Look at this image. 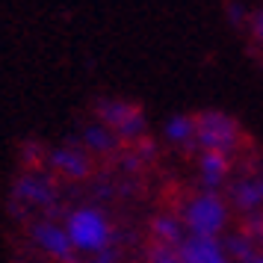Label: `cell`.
<instances>
[{
	"label": "cell",
	"mask_w": 263,
	"mask_h": 263,
	"mask_svg": "<svg viewBox=\"0 0 263 263\" xmlns=\"http://www.w3.org/2000/svg\"><path fill=\"white\" fill-rule=\"evenodd\" d=\"M249 30H251V39H254L257 45H263V9H257V12L249 18Z\"/></svg>",
	"instance_id": "cell-15"
},
{
	"label": "cell",
	"mask_w": 263,
	"mask_h": 263,
	"mask_svg": "<svg viewBox=\"0 0 263 263\" xmlns=\"http://www.w3.org/2000/svg\"><path fill=\"white\" fill-rule=\"evenodd\" d=\"M192 119H195V139L192 142L201 151H216V154L231 157V151H237L242 145L239 121L222 109H201Z\"/></svg>",
	"instance_id": "cell-1"
},
{
	"label": "cell",
	"mask_w": 263,
	"mask_h": 263,
	"mask_svg": "<svg viewBox=\"0 0 263 263\" xmlns=\"http://www.w3.org/2000/svg\"><path fill=\"white\" fill-rule=\"evenodd\" d=\"M198 172H201V180L213 190V186H219L231 175V157L216 154V151H201V157H198Z\"/></svg>",
	"instance_id": "cell-11"
},
{
	"label": "cell",
	"mask_w": 263,
	"mask_h": 263,
	"mask_svg": "<svg viewBox=\"0 0 263 263\" xmlns=\"http://www.w3.org/2000/svg\"><path fill=\"white\" fill-rule=\"evenodd\" d=\"M148 263H180L178 249H160V246H157V249L151 251V257H148Z\"/></svg>",
	"instance_id": "cell-14"
},
{
	"label": "cell",
	"mask_w": 263,
	"mask_h": 263,
	"mask_svg": "<svg viewBox=\"0 0 263 263\" xmlns=\"http://www.w3.org/2000/svg\"><path fill=\"white\" fill-rule=\"evenodd\" d=\"M163 133H166L168 142H175V145L192 142V139H195V119L186 116V112H183V116H172V119L166 121Z\"/></svg>",
	"instance_id": "cell-13"
},
{
	"label": "cell",
	"mask_w": 263,
	"mask_h": 263,
	"mask_svg": "<svg viewBox=\"0 0 263 263\" xmlns=\"http://www.w3.org/2000/svg\"><path fill=\"white\" fill-rule=\"evenodd\" d=\"M178 219L183 231H190V237L216 239L228 225V204L216 192H201L180 207Z\"/></svg>",
	"instance_id": "cell-2"
},
{
	"label": "cell",
	"mask_w": 263,
	"mask_h": 263,
	"mask_svg": "<svg viewBox=\"0 0 263 263\" xmlns=\"http://www.w3.org/2000/svg\"><path fill=\"white\" fill-rule=\"evenodd\" d=\"M92 263H116V260H112L109 254H101V257H95V260H92Z\"/></svg>",
	"instance_id": "cell-17"
},
{
	"label": "cell",
	"mask_w": 263,
	"mask_h": 263,
	"mask_svg": "<svg viewBox=\"0 0 263 263\" xmlns=\"http://www.w3.org/2000/svg\"><path fill=\"white\" fill-rule=\"evenodd\" d=\"M12 195H15V201H21V204L45 207L53 198V183L45 175H21V178L15 180Z\"/></svg>",
	"instance_id": "cell-8"
},
{
	"label": "cell",
	"mask_w": 263,
	"mask_h": 263,
	"mask_svg": "<svg viewBox=\"0 0 263 263\" xmlns=\"http://www.w3.org/2000/svg\"><path fill=\"white\" fill-rule=\"evenodd\" d=\"M95 112H98V119H101V124L109 127L121 142L142 139L145 112L139 104H130V101H101L95 107Z\"/></svg>",
	"instance_id": "cell-4"
},
{
	"label": "cell",
	"mask_w": 263,
	"mask_h": 263,
	"mask_svg": "<svg viewBox=\"0 0 263 263\" xmlns=\"http://www.w3.org/2000/svg\"><path fill=\"white\" fill-rule=\"evenodd\" d=\"M30 237L36 242L39 249L50 254L53 260L60 263H74V246L68 234H65V225H53V222H36V225L30 228Z\"/></svg>",
	"instance_id": "cell-5"
},
{
	"label": "cell",
	"mask_w": 263,
	"mask_h": 263,
	"mask_svg": "<svg viewBox=\"0 0 263 263\" xmlns=\"http://www.w3.org/2000/svg\"><path fill=\"white\" fill-rule=\"evenodd\" d=\"M50 168L68 180H83L92 175V160H89V154H86L83 148L65 145V148H57L50 154Z\"/></svg>",
	"instance_id": "cell-6"
},
{
	"label": "cell",
	"mask_w": 263,
	"mask_h": 263,
	"mask_svg": "<svg viewBox=\"0 0 263 263\" xmlns=\"http://www.w3.org/2000/svg\"><path fill=\"white\" fill-rule=\"evenodd\" d=\"M151 234H154V239H157L160 249H178L180 242L186 239L180 219L178 216H172V213L154 216V219H151Z\"/></svg>",
	"instance_id": "cell-10"
},
{
	"label": "cell",
	"mask_w": 263,
	"mask_h": 263,
	"mask_svg": "<svg viewBox=\"0 0 263 263\" xmlns=\"http://www.w3.org/2000/svg\"><path fill=\"white\" fill-rule=\"evenodd\" d=\"M178 257L180 263H234L228 260L222 242L207 237H186L178 246Z\"/></svg>",
	"instance_id": "cell-7"
},
{
	"label": "cell",
	"mask_w": 263,
	"mask_h": 263,
	"mask_svg": "<svg viewBox=\"0 0 263 263\" xmlns=\"http://www.w3.org/2000/svg\"><path fill=\"white\" fill-rule=\"evenodd\" d=\"M65 234L71 239L74 251H86V254H101L112 242V225L95 207H80V210L68 213Z\"/></svg>",
	"instance_id": "cell-3"
},
{
	"label": "cell",
	"mask_w": 263,
	"mask_h": 263,
	"mask_svg": "<svg viewBox=\"0 0 263 263\" xmlns=\"http://www.w3.org/2000/svg\"><path fill=\"white\" fill-rule=\"evenodd\" d=\"M83 145H86V154H89V151H95V154H112L121 145V139L109 130V127H104V124L98 121V124H89L83 130Z\"/></svg>",
	"instance_id": "cell-12"
},
{
	"label": "cell",
	"mask_w": 263,
	"mask_h": 263,
	"mask_svg": "<svg viewBox=\"0 0 263 263\" xmlns=\"http://www.w3.org/2000/svg\"><path fill=\"white\" fill-rule=\"evenodd\" d=\"M231 204L246 210V213H254L257 207H263V175H251V178L234 180L231 183Z\"/></svg>",
	"instance_id": "cell-9"
},
{
	"label": "cell",
	"mask_w": 263,
	"mask_h": 263,
	"mask_svg": "<svg viewBox=\"0 0 263 263\" xmlns=\"http://www.w3.org/2000/svg\"><path fill=\"white\" fill-rule=\"evenodd\" d=\"M246 263H263V249H254V251H251V257Z\"/></svg>",
	"instance_id": "cell-16"
}]
</instances>
